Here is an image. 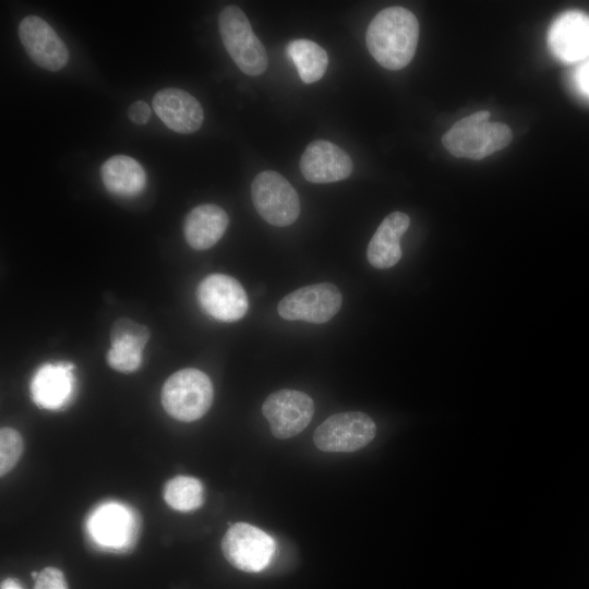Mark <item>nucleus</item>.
Returning <instances> with one entry per match:
<instances>
[{
    "label": "nucleus",
    "mask_w": 589,
    "mask_h": 589,
    "mask_svg": "<svg viewBox=\"0 0 589 589\" xmlns=\"http://www.w3.org/2000/svg\"><path fill=\"white\" fill-rule=\"evenodd\" d=\"M110 344L111 347L107 352V362L110 368L122 373H130L141 366L144 347L128 341Z\"/></svg>",
    "instance_id": "nucleus-22"
},
{
    "label": "nucleus",
    "mask_w": 589,
    "mask_h": 589,
    "mask_svg": "<svg viewBox=\"0 0 589 589\" xmlns=\"http://www.w3.org/2000/svg\"><path fill=\"white\" fill-rule=\"evenodd\" d=\"M490 112L480 110L458 120L442 137L444 147L455 157L482 159L506 147L513 133L508 125L490 122Z\"/></svg>",
    "instance_id": "nucleus-2"
},
{
    "label": "nucleus",
    "mask_w": 589,
    "mask_h": 589,
    "mask_svg": "<svg viewBox=\"0 0 589 589\" xmlns=\"http://www.w3.org/2000/svg\"><path fill=\"white\" fill-rule=\"evenodd\" d=\"M372 418L360 411L333 414L313 434L315 446L328 453H350L365 447L375 436Z\"/></svg>",
    "instance_id": "nucleus-7"
},
{
    "label": "nucleus",
    "mask_w": 589,
    "mask_h": 589,
    "mask_svg": "<svg viewBox=\"0 0 589 589\" xmlns=\"http://www.w3.org/2000/svg\"><path fill=\"white\" fill-rule=\"evenodd\" d=\"M221 551L228 563L245 573H259L272 562L276 543L262 529L236 522L229 527L221 540Z\"/></svg>",
    "instance_id": "nucleus-6"
},
{
    "label": "nucleus",
    "mask_w": 589,
    "mask_h": 589,
    "mask_svg": "<svg viewBox=\"0 0 589 589\" xmlns=\"http://www.w3.org/2000/svg\"><path fill=\"white\" fill-rule=\"evenodd\" d=\"M152 115L149 106L143 100L132 103L128 109L129 119L139 125L145 124Z\"/></svg>",
    "instance_id": "nucleus-26"
},
{
    "label": "nucleus",
    "mask_w": 589,
    "mask_h": 589,
    "mask_svg": "<svg viewBox=\"0 0 589 589\" xmlns=\"http://www.w3.org/2000/svg\"><path fill=\"white\" fill-rule=\"evenodd\" d=\"M251 197L259 215L273 226H289L299 217V195L289 181L276 171L265 170L254 178Z\"/></svg>",
    "instance_id": "nucleus-5"
},
{
    "label": "nucleus",
    "mask_w": 589,
    "mask_h": 589,
    "mask_svg": "<svg viewBox=\"0 0 589 589\" xmlns=\"http://www.w3.org/2000/svg\"><path fill=\"white\" fill-rule=\"evenodd\" d=\"M21 43L35 64L59 71L69 60V51L56 31L37 15L25 16L19 25Z\"/></svg>",
    "instance_id": "nucleus-11"
},
{
    "label": "nucleus",
    "mask_w": 589,
    "mask_h": 589,
    "mask_svg": "<svg viewBox=\"0 0 589 589\" xmlns=\"http://www.w3.org/2000/svg\"><path fill=\"white\" fill-rule=\"evenodd\" d=\"M549 45L561 60L574 62L589 56V16L581 12L562 14L549 31Z\"/></svg>",
    "instance_id": "nucleus-16"
},
{
    "label": "nucleus",
    "mask_w": 589,
    "mask_h": 589,
    "mask_svg": "<svg viewBox=\"0 0 589 589\" xmlns=\"http://www.w3.org/2000/svg\"><path fill=\"white\" fill-rule=\"evenodd\" d=\"M228 223L227 213L218 205H199L184 219L185 240L195 250L209 249L224 236Z\"/></svg>",
    "instance_id": "nucleus-18"
},
{
    "label": "nucleus",
    "mask_w": 589,
    "mask_h": 589,
    "mask_svg": "<svg viewBox=\"0 0 589 589\" xmlns=\"http://www.w3.org/2000/svg\"><path fill=\"white\" fill-rule=\"evenodd\" d=\"M218 25L223 44L238 68L248 75L262 74L267 69V53L243 11L237 5L225 7Z\"/></svg>",
    "instance_id": "nucleus-4"
},
{
    "label": "nucleus",
    "mask_w": 589,
    "mask_h": 589,
    "mask_svg": "<svg viewBox=\"0 0 589 589\" xmlns=\"http://www.w3.org/2000/svg\"><path fill=\"white\" fill-rule=\"evenodd\" d=\"M196 297L201 308L221 322L241 320L249 309V300L241 284L225 274H211L197 286Z\"/></svg>",
    "instance_id": "nucleus-10"
},
{
    "label": "nucleus",
    "mask_w": 589,
    "mask_h": 589,
    "mask_svg": "<svg viewBox=\"0 0 589 589\" xmlns=\"http://www.w3.org/2000/svg\"><path fill=\"white\" fill-rule=\"evenodd\" d=\"M353 165L349 155L339 146L325 140L311 142L304 149L300 170L312 183H330L348 178Z\"/></svg>",
    "instance_id": "nucleus-13"
},
{
    "label": "nucleus",
    "mask_w": 589,
    "mask_h": 589,
    "mask_svg": "<svg viewBox=\"0 0 589 589\" xmlns=\"http://www.w3.org/2000/svg\"><path fill=\"white\" fill-rule=\"evenodd\" d=\"M214 387L207 374L194 368L171 374L161 388V405L166 412L182 422L201 419L211 408Z\"/></svg>",
    "instance_id": "nucleus-3"
},
{
    "label": "nucleus",
    "mask_w": 589,
    "mask_h": 589,
    "mask_svg": "<svg viewBox=\"0 0 589 589\" xmlns=\"http://www.w3.org/2000/svg\"><path fill=\"white\" fill-rule=\"evenodd\" d=\"M33 589H68V585L59 568L47 566L38 573Z\"/></svg>",
    "instance_id": "nucleus-25"
},
{
    "label": "nucleus",
    "mask_w": 589,
    "mask_h": 589,
    "mask_svg": "<svg viewBox=\"0 0 589 589\" xmlns=\"http://www.w3.org/2000/svg\"><path fill=\"white\" fill-rule=\"evenodd\" d=\"M163 497L170 508L179 512H191L203 505L205 492L197 478L176 476L165 483Z\"/></svg>",
    "instance_id": "nucleus-21"
},
{
    "label": "nucleus",
    "mask_w": 589,
    "mask_h": 589,
    "mask_svg": "<svg viewBox=\"0 0 589 589\" xmlns=\"http://www.w3.org/2000/svg\"><path fill=\"white\" fill-rule=\"evenodd\" d=\"M74 368L70 362L45 363L38 368L29 384L32 400L48 410L67 406L74 394Z\"/></svg>",
    "instance_id": "nucleus-14"
},
{
    "label": "nucleus",
    "mask_w": 589,
    "mask_h": 589,
    "mask_svg": "<svg viewBox=\"0 0 589 589\" xmlns=\"http://www.w3.org/2000/svg\"><path fill=\"white\" fill-rule=\"evenodd\" d=\"M95 543L108 549H124L135 538V517L124 505L108 502L96 507L87 520Z\"/></svg>",
    "instance_id": "nucleus-12"
},
{
    "label": "nucleus",
    "mask_w": 589,
    "mask_h": 589,
    "mask_svg": "<svg viewBox=\"0 0 589 589\" xmlns=\"http://www.w3.org/2000/svg\"><path fill=\"white\" fill-rule=\"evenodd\" d=\"M23 453V438L21 434L8 426L0 430V476L10 472Z\"/></svg>",
    "instance_id": "nucleus-23"
},
{
    "label": "nucleus",
    "mask_w": 589,
    "mask_h": 589,
    "mask_svg": "<svg viewBox=\"0 0 589 589\" xmlns=\"http://www.w3.org/2000/svg\"><path fill=\"white\" fill-rule=\"evenodd\" d=\"M419 38V23L409 10L390 7L369 24L365 41L375 61L385 69L400 70L412 60Z\"/></svg>",
    "instance_id": "nucleus-1"
},
{
    "label": "nucleus",
    "mask_w": 589,
    "mask_h": 589,
    "mask_svg": "<svg viewBox=\"0 0 589 589\" xmlns=\"http://www.w3.org/2000/svg\"><path fill=\"white\" fill-rule=\"evenodd\" d=\"M1 589H23V588L16 579L7 578L1 582Z\"/></svg>",
    "instance_id": "nucleus-28"
},
{
    "label": "nucleus",
    "mask_w": 589,
    "mask_h": 589,
    "mask_svg": "<svg viewBox=\"0 0 589 589\" xmlns=\"http://www.w3.org/2000/svg\"><path fill=\"white\" fill-rule=\"evenodd\" d=\"M149 337L147 326L128 317L116 320L110 329V342L128 341L145 348Z\"/></svg>",
    "instance_id": "nucleus-24"
},
{
    "label": "nucleus",
    "mask_w": 589,
    "mask_h": 589,
    "mask_svg": "<svg viewBox=\"0 0 589 589\" xmlns=\"http://www.w3.org/2000/svg\"><path fill=\"white\" fill-rule=\"evenodd\" d=\"M410 218L401 212L387 215L371 238L366 257L375 268H389L401 257L400 238L407 231Z\"/></svg>",
    "instance_id": "nucleus-17"
},
{
    "label": "nucleus",
    "mask_w": 589,
    "mask_h": 589,
    "mask_svg": "<svg viewBox=\"0 0 589 589\" xmlns=\"http://www.w3.org/2000/svg\"><path fill=\"white\" fill-rule=\"evenodd\" d=\"M341 303L339 289L330 283H321L301 287L285 296L278 303L277 312L288 321L322 324L338 313Z\"/></svg>",
    "instance_id": "nucleus-8"
},
{
    "label": "nucleus",
    "mask_w": 589,
    "mask_h": 589,
    "mask_svg": "<svg viewBox=\"0 0 589 589\" xmlns=\"http://www.w3.org/2000/svg\"><path fill=\"white\" fill-rule=\"evenodd\" d=\"M286 52L296 65L300 79L306 84L322 79L327 69L328 57L326 51L312 40H291L287 45Z\"/></svg>",
    "instance_id": "nucleus-20"
},
{
    "label": "nucleus",
    "mask_w": 589,
    "mask_h": 589,
    "mask_svg": "<svg viewBox=\"0 0 589 589\" xmlns=\"http://www.w3.org/2000/svg\"><path fill=\"white\" fill-rule=\"evenodd\" d=\"M37 576H38V573H37V572H33V573H32V577H33L34 579H36Z\"/></svg>",
    "instance_id": "nucleus-29"
},
{
    "label": "nucleus",
    "mask_w": 589,
    "mask_h": 589,
    "mask_svg": "<svg viewBox=\"0 0 589 589\" xmlns=\"http://www.w3.org/2000/svg\"><path fill=\"white\" fill-rule=\"evenodd\" d=\"M262 412L276 438H290L301 433L314 413L312 398L300 390L280 389L272 393L262 406Z\"/></svg>",
    "instance_id": "nucleus-9"
},
{
    "label": "nucleus",
    "mask_w": 589,
    "mask_h": 589,
    "mask_svg": "<svg viewBox=\"0 0 589 589\" xmlns=\"http://www.w3.org/2000/svg\"><path fill=\"white\" fill-rule=\"evenodd\" d=\"M153 109L170 130L190 134L200 129L204 119L201 104L179 88H164L153 97Z\"/></svg>",
    "instance_id": "nucleus-15"
},
{
    "label": "nucleus",
    "mask_w": 589,
    "mask_h": 589,
    "mask_svg": "<svg viewBox=\"0 0 589 589\" xmlns=\"http://www.w3.org/2000/svg\"><path fill=\"white\" fill-rule=\"evenodd\" d=\"M577 83L582 93L589 96V61L579 69L577 73Z\"/></svg>",
    "instance_id": "nucleus-27"
},
{
    "label": "nucleus",
    "mask_w": 589,
    "mask_h": 589,
    "mask_svg": "<svg viewBox=\"0 0 589 589\" xmlns=\"http://www.w3.org/2000/svg\"><path fill=\"white\" fill-rule=\"evenodd\" d=\"M100 176L106 190L121 197L140 194L146 184L144 168L127 155H115L107 159L100 168Z\"/></svg>",
    "instance_id": "nucleus-19"
}]
</instances>
